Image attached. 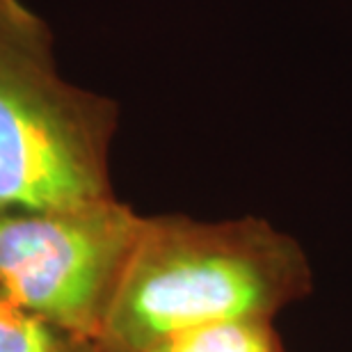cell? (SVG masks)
Here are the masks:
<instances>
[{
	"label": "cell",
	"mask_w": 352,
	"mask_h": 352,
	"mask_svg": "<svg viewBox=\"0 0 352 352\" xmlns=\"http://www.w3.org/2000/svg\"><path fill=\"white\" fill-rule=\"evenodd\" d=\"M311 288L302 245L261 217H144L98 346L103 352H149L192 327L274 320Z\"/></svg>",
	"instance_id": "cell-1"
},
{
	"label": "cell",
	"mask_w": 352,
	"mask_h": 352,
	"mask_svg": "<svg viewBox=\"0 0 352 352\" xmlns=\"http://www.w3.org/2000/svg\"><path fill=\"white\" fill-rule=\"evenodd\" d=\"M117 103L62 76L51 28L25 0H0V213L115 197Z\"/></svg>",
	"instance_id": "cell-2"
},
{
	"label": "cell",
	"mask_w": 352,
	"mask_h": 352,
	"mask_svg": "<svg viewBox=\"0 0 352 352\" xmlns=\"http://www.w3.org/2000/svg\"><path fill=\"white\" fill-rule=\"evenodd\" d=\"M142 224L117 197L0 213V293L98 341Z\"/></svg>",
	"instance_id": "cell-3"
},
{
	"label": "cell",
	"mask_w": 352,
	"mask_h": 352,
	"mask_svg": "<svg viewBox=\"0 0 352 352\" xmlns=\"http://www.w3.org/2000/svg\"><path fill=\"white\" fill-rule=\"evenodd\" d=\"M149 352H286V348L272 320L245 318L172 334Z\"/></svg>",
	"instance_id": "cell-4"
},
{
	"label": "cell",
	"mask_w": 352,
	"mask_h": 352,
	"mask_svg": "<svg viewBox=\"0 0 352 352\" xmlns=\"http://www.w3.org/2000/svg\"><path fill=\"white\" fill-rule=\"evenodd\" d=\"M0 352H103L98 341L60 327L0 293Z\"/></svg>",
	"instance_id": "cell-5"
}]
</instances>
